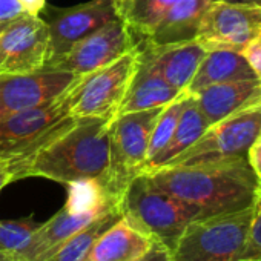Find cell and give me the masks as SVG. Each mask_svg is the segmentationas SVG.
Listing matches in <instances>:
<instances>
[{
    "mask_svg": "<svg viewBox=\"0 0 261 261\" xmlns=\"http://www.w3.org/2000/svg\"><path fill=\"white\" fill-rule=\"evenodd\" d=\"M180 92L181 91L172 88L160 74H157L140 57L139 71L117 111V115L163 108L168 103H171Z\"/></svg>",
    "mask_w": 261,
    "mask_h": 261,
    "instance_id": "cell-20",
    "label": "cell"
},
{
    "mask_svg": "<svg viewBox=\"0 0 261 261\" xmlns=\"http://www.w3.org/2000/svg\"><path fill=\"white\" fill-rule=\"evenodd\" d=\"M0 261H14L10 255H7L2 249H0Z\"/></svg>",
    "mask_w": 261,
    "mask_h": 261,
    "instance_id": "cell-35",
    "label": "cell"
},
{
    "mask_svg": "<svg viewBox=\"0 0 261 261\" xmlns=\"http://www.w3.org/2000/svg\"><path fill=\"white\" fill-rule=\"evenodd\" d=\"M207 49L195 39L183 43L152 46L142 42L140 57L172 88L185 91L195 75Z\"/></svg>",
    "mask_w": 261,
    "mask_h": 261,
    "instance_id": "cell-14",
    "label": "cell"
},
{
    "mask_svg": "<svg viewBox=\"0 0 261 261\" xmlns=\"http://www.w3.org/2000/svg\"><path fill=\"white\" fill-rule=\"evenodd\" d=\"M163 108L120 114L111 121L109 163L98 180L115 201H120L127 185L142 172L152 129Z\"/></svg>",
    "mask_w": 261,
    "mask_h": 261,
    "instance_id": "cell-5",
    "label": "cell"
},
{
    "mask_svg": "<svg viewBox=\"0 0 261 261\" xmlns=\"http://www.w3.org/2000/svg\"><path fill=\"white\" fill-rule=\"evenodd\" d=\"M258 79L255 72L250 69L241 53L233 49H207L204 59L201 60L195 75L191 83L185 89L188 94H195L207 86L237 82V80H249Z\"/></svg>",
    "mask_w": 261,
    "mask_h": 261,
    "instance_id": "cell-19",
    "label": "cell"
},
{
    "mask_svg": "<svg viewBox=\"0 0 261 261\" xmlns=\"http://www.w3.org/2000/svg\"><path fill=\"white\" fill-rule=\"evenodd\" d=\"M154 241L120 217L95 240L82 261H137Z\"/></svg>",
    "mask_w": 261,
    "mask_h": 261,
    "instance_id": "cell-17",
    "label": "cell"
},
{
    "mask_svg": "<svg viewBox=\"0 0 261 261\" xmlns=\"http://www.w3.org/2000/svg\"><path fill=\"white\" fill-rule=\"evenodd\" d=\"M247 162L261 185V130L247 151Z\"/></svg>",
    "mask_w": 261,
    "mask_h": 261,
    "instance_id": "cell-29",
    "label": "cell"
},
{
    "mask_svg": "<svg viewBox=\"0 0 261 261\" xmlns=\"http://www.w3.org/2000/svg\"><path fill=\"white\" fill-rule=\"evenodd\" d=\"M19 2H20L23 11H25L27 14L37 16V14L43 10V7H45V4H46V0H19Z\"/></svg>",
    "mask_w": 261,
    "mask_h": 261,
    "instance_id": "cell-33",
    "label": "cell"
},
{
    "mask_svg": "<svg viewBox=\"0 0 261 261\" xmlns=\"http://www.w3.org/2000/svg\"><path fill=\"white\" fill-rule=\"evenodd\" d=\"M118 206V201L111 198L98 178L79 180L68 185V200L65 209L69 212H94L108 206Z\"/></svg>",
    "mask_w": 261,
    "mask_h": 261,
    "instance_id": "cell-24",
    "label": "cell"
},
{
    "mask_svg": "<svg viewBox=\"0 0 261 261\" xmlns=\"http://www.w3.org/2000/svg\"><path fill=\"white\" fill-rule=\"evenodd\" d=\"M118 209V206H108L100 211L94 212H69L68 209L62 207L56 215H53L48 221L40 223L39 229L36 230L30 249L25 253L23 261H45L49 258L69 237L75 232L83 229L86 224L98 218L100 215Z\"/></svg>",
    "mask_w": 261,
    "mask_h": 261,
    "instance_id": "cell-16",
    "label": "cell"
},
{
    "mask_svg": "<svg viewBox=\"0 0 261 261\" xmlns=\"http://www.w3.org/2000/svg\"><path fill=\"white\" fill-rule=\"evenodd\" d=\"M252 223V206L191 221L171 250V261H240Z\"/></svg>",
    "mask_w": 261,
    "mask_h": 261,
    "instance_id": "cell-4",
    "label": "cell"
},
{
    "mask_svg": "<svg viewBox=\"0 0 261 261\" xmlns=\"http://www.w3.org/2000/svg\"><path fill=\"white\" fill-rule=\"evenodd\" d=\"M121 217L120 209L109 211L89 224H86L83 229L75 232L72 237H69L49 258L45 261H82L91 246L95 243V240L108 229L111 227L118 218Z\"/></svg>",
    "mask_w": 261,
    "mask_h": 261,
    "instance_id": "cell-23",
    "label": "cell"
},
{
    "mask_svg": "<svg viewBox=\"0 0 261 261\" xmlns=\"http://www.w3.org/2000/svg\"><path fill=\"white\" fill-rule=\"evenodd\" d=\"M211 2H223V4H235V5H252L261 8V0H211Z\"/></svg>",
    "mask_w": 261,
    "mask_h": 261,
    "instance_id": "cell-34",
    "label": "cell"
},
{
    "mask_svg": "<svg viewBox=\"0 0 261 261\" xmlns=\"http://www.w3.org/2000/svg\"><path fill=\"white\" fill-rule=\"evenodd\" d=\"M142 174H146L159 189L200 207L206 215L250 207L259 188L247 159L163 166Z\"/></svg>",
    "mask_w": 261,
    "mask_h": 261,
    "instance_id": "cell-2",
    "label": "cell"
},
{
    "mask_svg": "<svg viewBox=\"0 0 261 261\" xmlns=\"http://www.w3.org/2000/svg\"><path fill=\"white\" fill-rule=\"evenodd\" d=\"M23 13L25 11L19 0H0V22L13 20Z\"/></svg>",
    "mask_w": 261,
    "mask_h": 261,
    "instance_id": "cell-30",
    "label": "cell"
},
{
    "mask_svg": "<svg viewBox=\"0 0 261 261\" xmlns=\"http://www.w3.org/2000/svg\"><path fill=\"white\" fill-rule=\"evenodd\" d=\"M259 33V7L211 2L203 14L197 40L206 49L223 48L240 53Z\"/></svg>",
    "mask_w": 261,
    "mask_h": 261,
    "instance_id": "cell-11",
    "label": "cell"
},
{
    "mask_svg": "<svg viewBox=\"0 0 261 261\" xmlns=\"http://www.w3.org/2000/svg\"><path fill=\"white\" fill-rule=\"evenodd\" d=\"M177 2L178 0H114L118 19H121L136 36L143 39Z\"/></svg>",
    "mask_w": 261,
    "mask_h": 261,
    "instance_id": "cell-22",
    "label": "cell"
},
{
    "mask_svg": "<svg viewBox=\"0 0 261 261\" xmlns=\"http://www.w3.org/2000/svg\"><path fill=\"white\" fill-rule=\"evenodd\" d=\"M137 261H171V250L160 241H154L149 250Z\"/></svg>",
    "mask_w": 261,
    "mask_h": 261,
    "instance_id": "cell-31",
    "label": "cell"
},
{
    "mask_svg": "<svg viewBox=\"0 0 261 261\" xmlns=\"http://www.w3.org/2000/svg\"><path fill=\"white\" fill-rule=\"evenodd\" d=\"M209 4L211 0H178L142 42L152 46H162L195 40Z\"/></svg>",
    "mask_w": 261,
    "mask_h": 261,
    "instance_id": "cell-18",
    "label": "cell"
},
{
    "mask_svg": "<svg viewBox=\"0 0 261 261\" xmlns=\"http://www.w3.org/2000/svg\"><path fill=\"white\" fill-rule=\"evenodd\" d=\"M188 98V92L186 91H181L171 103H168L163 111L160 112L157 121H155V126L152 129V134H151V140H149V146H148V155H146V162H145V166L143 169L166 148V145L169 143L174 130L177 127V123H178V118L181 115V111H183V106H185V101ZM142 169V172H143ZM140 172V174H142Z\"/></svg>",
    "mask_w": 261,
    "mask_h": 261,
    "instance_id": "cell-26",
    "label": "cell"
},
{
    "mask_svg": "<svg viewBox=\"0 0 261 261\" xmlns=\"http://www.w3.org/2000/svg\"><path fill=\"white\" fill-rule=\"evenodd\" d=\"M11 181H14V174L10 166V159L0 157V191Z\"/></svg>",
    "mask_w": 261,
    "mask_h": 261,
    "instance_id": "cell-32",
    "label": "cell"
},
{
    "mask_svg": "<svg viewBox=\"0 0 261 261\" xmlns=\"http://www.w3.org/2000/svg\"><path fill=\"white\" fill-rule=\"evenodd\" d=\"M207 127H209V124H207L206 118L203 117V114L200 112L194 95L188 94V98L185 101L181 115L178 118L177 127L174 130V134H172L169 143L143 169V172H149L152 169H157V168H162V166L168 165L171 160H174L177 155H180L189 146H192L203 136V133Z\"/></svg>",
    "mask_w": 261,
    "mask_h": 261,
    "instance_id": "cell-21",
    "label": "cell"
},
{
    "mask_svg": "<svg viewBox=\"0 0 261 261\" xmlns=\"http://www.w3.org/2000/svg\"><path fill=\"white\" fill-rule=\"evenodd\" d=\"M82 79L83 75H77L56 98L0 118V157H25L51 139L57 127L71 115L72 98Z\"/></svg>",
    "mask_w": 261,
    "mask_h": 261,
    "instance_id": "cell-6",
    "label": "cell"
},
{
    "mask_svg": "<svg viewBox=\"0 0 261 261\" xmlns=\"http://www.w3.org/2000/svg\"><path fill=\"white\" fill-rule=\"evenodd\" d=\"M140 65V45L100 69L83 75L71 105V115L114 120Z\"/></svg>",
    "mask_w": 261,
    "mask_h": 261,
    "instance_id": "cell-8",
    "label": "cell"
},
{
    "mask_svg": "<svg viewBox=\"0 0 261 261\" xmlns=\"http://www.w3.org/2000/svg\"><path fill=\"white\" fill-rule=\"evenodd\" d=\"M118 209L130 226L160 241L169 250L191 221L207 217L200 207L159 189L146 174H139L127 185Z\"/></svg>",
    "mask_w": 261,
    "mask_h": 261,
    "instance_id": "cell-3",
    "label": "cell"
},
{
    "mask_svg": "<svg viewBox=\"0 0 261 261\" xmlns=\"http://www.w3.org/2000/svg\"><path fill=\"white\" fill-rule=\"evenodd\" d=\"M240 261H261V185L252 204V223Z\"/></svg>",
    "mask_w": 261,
    "mask_h": 261,
    "instance_id": "cell-27",
    "label": "cell"
},
{
    "mask_svg": "<svg viewBox=\"0 0 261 261\" xmlns=\"http://www.w3.org/2000/svg\"><path fill=\"white\" fill-rule=\"evenodd\" d=\"M111 121L100 117L69 115L40 148L20 159H10L14 180L42 177L69 185L101 178L109 163Z\"/></svg>",
    "mask_w": 261,
    "mask_h": 261,
    "instance_id": "cell-1",
    "label": "cell"
},
{
    "mask_svg": "<svg viewBox=\"0 0 261 261\" xmlns=\"http://www.w3.org/2000/svg\"><path fill=\"white\" fill-rule=\"evenodd\" d=\"M77 75L68 71L42 68L27 74L0 75V118L31 109L60 95Z\"/></svg>",
    "mask_w": 261,
    "mask_h": 261,
    "instance_id": "cell-12",
    "label": "cell"
},
{
    "mask_svg": "<svg viewBox=\"0 0 261 261\" xmlns=\"http://www.w3.org/2000/svg\"><path fill=\"white\" fill-rule=\"evenodd\" d=\"M10 22H11V20H8V22H0V34H2V33L5 31V28L8 27Z\"/></svg>",
    "mask_w": 261,
    "mask_h": 261,
    "instance_id": "cell-36",
    "label": "cell"
},
{
    "mask_svg": "<svg viewBox=\"0 0 261 261\" xmlns=\"http://www.w3.org/2000/svg\"><path fill=\"white\" fill-rule=\"evenodd\" d=\"M139 45L137 36L117 17L79 42L66 54L46 63L43 68L68 71L74 75H86L117 60Z\"/></svg>",
    "mask_w": 261,
    "mask_h": 261,
    "instance_id": "cell-9",
    "label": "cell"
},
{
    "mask_svg": "<svg viewBox=\"0 0 261 261\" xmlns=\"http://www.w3.org/2000/svg\"><path fill=\"white\" fill-rule=\"evenodd\" d=\"M259 130L261 105H256L211 124L192 146L165 166H192L247 159V151Z\"/></svg>",
    "mask_w": 261,
    "mask_h": 261,
    "instance_id": "cell-7",
    "label": "cell"
},
{
    "mask_svg": "<svg viewBox=\"0 0 261 261\" xmlns=\"http://www.w3.org/2000/svg\"><path fill=\"white\" fill-rule=\"evenodd\" d=\"M49 59V31L39 16L23 13L0 34V75L42 69Z\"/></svg>",
    "mask_w": 261,
    "mask_h": 261,
    "instance_id": "cell-10",
    "label": "cell"
},
{
    "mask_svg": "<svg viewBox=\"0 0 261 261\" xmlns=\"http://www.w3.org/2000/svg\"><path fill=\"white\" fill-rule=\"evenodd\" d=\"M117 17L114 0H91L57 10L46 23L49 31V59L46 63L66 54L79 42Z\"/></svg>",
    "mask_w": 261,
    "mask_h": 261,
    "instance_id": "cell-13",
    "label": "cell"
},
{
    "mask_svg": "<svg viewBox=\"0 0 261 261\" xmlns=\"http://www.w3.org/2000/svg\"><path fill=\"white\" fill-rule=\"evenodd\" d=\"M191 95L211 126L232 114L261 105V79L218 83Z\"/></svg>",
    "mask_w": 261,
    "mask_h": 261,
    "instance_id": "cell-15",
    "label": "cell"
},
{
    "mask_svg": "<svg viewBox=\"0 0 261 261\" xmlns=\"http://www.w3.org/2000/svg\"><path fill=\"white\" fill-rule=\"evenodd\" d=\"M240 53L250 66V69L255 72V75L261 79V33L256 34L252 40H249Z\"/></svg>",
    "mask_w": 261,
    "mask_h": 261,
    "instance_id": "cell-28",
    "label": "cell"
},
{
    "mask_svg": "<svg viewBox=\"0 0 261 261\" xmlns=\"http://www.w3.org/2000/svg\"><path fill=\"white\" fill-rule=\"evenodd\" d=\"M40 223L33 217L22 220H0V249L14 261H23Z\"/></svg>",
    "mask_w": 261,
    "mask_h": 261,
    "instance_id": "cell-25",
    "label": "cell"
}]
</instances>
